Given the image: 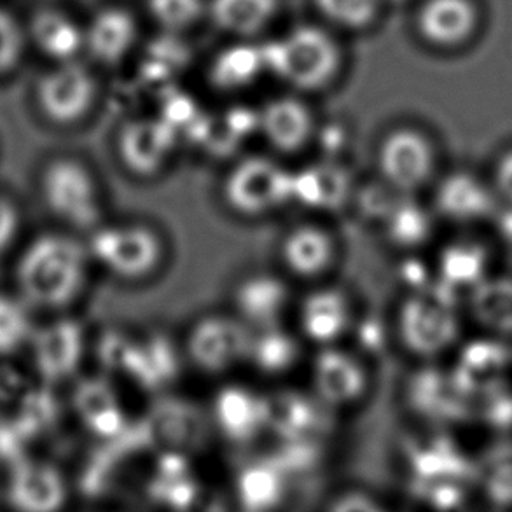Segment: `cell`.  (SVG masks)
I'll list each match as a JSON object with an SVG mask.
<instances>
[{
	"label": "cell",
	"mask_w": 512,
	"mask_h": 512,
	"mask_svg": "<svg viewBox=\"0 0 512 512\" xmlns=\"http://www.w3.org/2000/svg\"><path fill=\"white\" fill-rule=\"evenodd\" d=\"M93 268L86 242L69 233H44L21 250L14 266L16 294L34 310L63 312L83 296Z\"/></svg>",
	"instance_id": "obj_1"
},
{
	"label": "cell",
	"mask_w": 512,
	"mask_h": 512,
	"mask_svg": "<svg viewBox=\"0 0 512 512\" xmlns=\"http://www.w3.org/2000/svg\"><path fill=\"white\" fill-rule=\"evenodd\" d=\"M268 76L285 90L312 97L338 83L345 67V51L331 28L301 23L273 41L264 42Z\"/></svg>",
	"instance_id": "obj_2"
},
{
	"label": "cell",
	"mask_w": 512,
	"mask_h": 512,
	"mask_svg": "<svg viewBox=\"0 0 512 512\" xmlns=\"http://www.w3.org/2000/svg\"><path fill=\"white\" fill-rule=\"evenodd\" d=\"M390 336L416 364H436L457 352L464 336V317L457 303L436 287L413 289L395 303Z\"/></svg>",
	"instance_id": "obj_3"
},
{
	"label": "cell",
	"mask_w": 512,
	"mask_h": 512,
	"mask_svg": "<svg viewBox=\"0 0 512 512\" xmlns=\"http://www.w3.org/2000/svg\"><path fill=\"white\" fill-rule=\"evenodd\" d=\"M86 245L93 266L132 287L156 280L170 261L167 233L149 219L104 221L88 233Z\"/></svg>",
	"instance_id": "obj_4"
},
{
	"label": "cell",
	"mask_w": 512,
	"mask_h": 512,
	"mask_svg": "<svg viewBox=\"0 0 512 512\" xmlns=\"http://www.w3.org/2000/svg\"><path fill=\"white\" fill-rule=\"evenodd\" d=\"M289 161L261 151L229 160L217 186L222 208L240 221L270 219L292 205Z\"/></svg>",
	"instance_id": "obj_5"
},
{
	"label": "cell",
	"mask_w": 512,
	"mask_h": 512,
	"mask_svg": "<svg viewBox=\"0 0 512 512\" xmlns=\"http://www.w3.org/2000/svg\"><path fill=\"white\" fill-rule=\"evenodd\" d=\"M376 180L392 193L423 196L443 172V149L425 126L402 121L388 126L373 149Z\"/></svg>",
	"instance_id": "obj_6"
},
{
	"label": "cell",
	"mask_w": 512,
	"mask_h": 512,
	"mask_svg": "<svg viewBox=\"0 0 512 512\" xmlns=\"http://www.w3.org/2000/svg\"><path fill=\"white\" fill-rule=\"evenodd\" d=\"M252 333L229 310L203 312L182 334L180 353L193 371L219 383L247 367Z\"/></svg>",
	"instance_id": "obj_7"
},
{
	"label": "cell",
	"mask_w": 512,
	"mask_h": 512,
	"mask_svg": "<svg viewBox=\"0 0 512 512\" xmlns=\"http://www.w3.org/2000/svg\"><path fill=\"white\" fill-rule=\"evenodd\" d=\"M305 367L308 392L327 411L357 409L371 397L373 367L357 348L345 343L315 348Z\"/></svg>",
	"instance_id": "obj_8"
},
{
	"label": "cell",
	"mask_w": 512,
	"mask_h": 512,
	"mask_svg": "<svg viewBox=\"0 0 512 512\" xmlns=\"http://www.w3.org/2000/svg\"><path fill=\"white\" fill-rule=\"evenodd\" d=\"M49 212L72 229L93 231L104 222V189L95 170L74 156L49 161L41 175Z\"/></svg>",
	"instance_id": "obj_9"
},
{
	"label": "cell",
	"mask_w": 512,
	"mask_h": 512,
	"mask_svg": "<svg viewBox=\"0 0 512 512\" xmlns=\"http://www.w3.org/2000/svg\"><path fill=\"white\" fill-rule=\"evenodd\" d=\"M289 322L312 350L340 345L359 324L357 301L350 289L333 278L306 285L301 294H296Z\"/></svg>",
	"instance_id": "obj_10"
},
{
	"label": "cell",
	"mask_w": 512,
	"mask_h": 512,
	"mask_svg": "<svg viewBox=\"0 0 512 512\" xmlns=\"http://www.w3.org/2000/svg\"><path fill=\"white\" fill-rule=\"evenodd\" d=\"M336 229L320 217L292 222L278 236L277 270L296 285H313L333 278L341 261Z\"/></svg>",
	"instance_id": "obj_11"
},
{
	"label": "cell",
	"mask_w": 512,
	"mask_h": 512,
	"mask_svg": "<svg viewBox=\"0 0 512 512\" xmlns=\"http://www.w3.org/2000/svg\"><path fill=\"white\" fill-rule=\"evenodd\" d=\"M256 133L264 151L280 160L303 158L312 151L320 135V119L310 97L296 91L268 98L257 109Z\"/></svg>",
	"instance_id": "obj_12"
},
{
	"label": "cell",
	"mask_w": 512,
	"mask_h": 512,
	"mask_svg": "<svg viewBox=\"0 0 512 512\" xmlns=\"http://www.w3.org/2000/svg\"><path fill=\"white\" fill-rule=\"evenodd\" d=\"M180 151V133L160 116H140L125 121L116 130L114 154L123 172L153 182L172 168Z\"/></svg>",
	"instance_id": "obj_13"
},
{
	"label": "cell",
	"mask_w": 512,
	"mask_h": 512,
	"mask_svg": "<svg viewBox=\"0 0 512 512\" xmlns=\"http://www.w3.org/2000/svg\"><path fill=\"white\" fill-rule=\"evenodd\" d=\"M35 105L49 123L79 125L95 111L100 83L88 63L79 60L51 63L34 88Z\"/></svg>",
	"instance_id": "obj_14"
},
{
	"label": "cell",
	"mask_w": 512,
	"mask_h": 512,
	"mask_svg": "<svg viewBox=\"0 0 512 512\" xmlns=\"http://www.w3.org/2000/svg\"><path fill=\"white\" fill-rule=\"evenodd\" d=\"M439 224L455 229H478L490 224L500 203L485 173L472 168L443 170L427 193Z\"/></svg>",
	"instance_id": "obj_15"
},
{
	"label": "cell",
	"mask_w": 512,
	"mask_h": 512,
	"mask_svg": "<svg viewBox=\"0 0 512 512\" xmlns=\"http://www.w3.org/2000/svg\"><path fill=\"white\" fill-rule=\"evenodd\" d=\"M296 289L280 270H252L236 278L229 291V312L252 331L291 320Z\"/></svg>",
	"instance_id": "obj_16"
},
{
	"label": "cell",
	"mask_w": 512,
	"mask_h": 512,
	"mask_svg": "<svg viewBox=\"0 0 512 512\" xmlns=\"http://www.w3.org/2000/svg\"><path fill=\"white\" fill-rule=\"evenodd\" d=\"M210 416L228 441L252 443L270 430V394L236 378L219 381L210 401Z\"/></svg>",
	"instance_id": "obj_17"
},
{
	"label": "cell",
	"mask_w": 512,
	"mask_h": 512,
	"mask_svg": "<svg viewBox=\"0 0 512 512\" xmlns=\"http://www.w3.org/2000/svg\"><path fill=\"white\" fill-rule=\"evenodd\" d=\"M357 182L336 160H313L292 168V205L326 219L352 207Z\"/></svg>",
	"instance_id": "obj_18"
},
{
	"label": "cell",
	"mask_w": 512,
	"mask_h": 512,
	"mask_svg": "<svg viewBox=\"0 0 512 512\" xmlns=\"http://www.w3.org/2000/svg\"><path fill=\"white\" fill-rule=\"evenodd\" d=\"M413 25L429 48L455 51L478 34L481 9L476 0H422L416 7Z\"/></svg>",
	"instance_id": "obj_19"
},
{
	"label": "cell",
	"mask_w": 512,
	"mask_h": 512,
	"mask_svg": "<svg viewBox=\"0 0 512 512\" xmlns=\"http://www.w3.org/2000/svg\"><path fill=\"white\" fill-rule=\"evenodd\" d=\"M383 242L402 254H416L436 238V215L423 196L392 193L374 219Z\"/></svg>",
	"instance_id": "obj_20"
},
{
	"label": "cell",
	"mask_w": 512,
	"mask_h": 512,
	"mask_svg": "<svg viewBox=\"0 0 512 512\" xmlns=\"http://www.w3.org/2000/svg\"><path fill=\"white\" fill-rule=\"evenodd\" d=\"M28 348L34 355L35 369L44 380H67L83 362L86 333L77 320L58 319L48 326L35 327Z\"/></svg>",
	"instance_id": "obj_21"
},
{
	"label": "cell",
	"mask_w": 512,
	"mask_h": 512,
	"mask_svg": "<svg viewBox=\"0 0 512 512\" xmlns=\"http://www.w3.org/2000/svg\"><path fill=\"white\" fill-rule=\"evenodd\" d=\"M83 32V55L97 65L116 67L139 44L140 23L128 7L107 6L91 16Z\"/></svg>",
	"instance_id": "obj_22"
},
{
	"label": "cell",
	"mask_w": 512,
	"mask_h": 512,
	"mask_svg": "<svg viewBox=\"0 0 512 512\" xmlns=\"http://www.w3.org/2000/svg\"><path fill=\"white\" fill-rule=\"evenodd\" d=\"M490 271L492 249L467 235L444 243L434 264L437 289L448 296L464 291L472 294L490 280Z\"/></svg>",
	"instance_id": "obj_23"
},
{
	"label": "cell",
	"mask_w": 512,
	"mask_h": 512,
	"mask_svg": "<svg viewBox=\"0 0 512 512\" xmlns=\"http://www.w3.org/2000/svg\"><path fill=\"white\" fill-rule=\"evenodd\" d=\"M308 346L291 324L266 327L252 333L247 367L261 380H287L306 364Z\"/></svg>",
	"instance_id": "obj_24"
},
{
	"label": "cell",
	"mask_w": 512,
	"mask_h": 512,
	"mask_svg": "<svg viewBox=\"0 0 512 512\" xmlns=\"http://www.w3.org/2000/svg\"><path fill=\"white\" fill-rule=\"evenodd\" d=\"M23 25L28 48L37 49L49 62H70L83 55V25L62 9L39 7Z\"/></svg>",
	"instance_id": "obj_25"
},
{
	"label": "cell",
	"mask_w": 512,
	"mask_h": 512,
	"mask_svg": "<svg viewBox=\"0 0 512 512\" xmlns=\"http://www.w3.org/2000/svg\"><path fill=\"white\" fill-rule=\"evenodd\" d=\"M65 495L62 474L44 462H21L9 481V500L16 511L58 512Z\"/></svg>",
	"instance_id": "obj_26"
},
{
	"label": "cell",
	"mask_w": 512,
	"mask_h": 512,
	"mask_svg": "<svg viewBox=\"0 0 512 512\" xmlns=\"http://www.w3.org/2000/svg\"><path fill=\"white\" fill-rule=\"evenodd\" d=\"M282 11V0H207V20L235 41H254L268 32Z\"/></svg>",
	"instance_id": "obj_27"
},
{
	"label": "cell",
	"mask_w": 512,
	"mask_h": 512,
	"mask_svg": "<svg viewBox=\"0 0 512 512\" xmlns=\"http://www.w3.org/2000/svg\"><path fill=\"white\" fill-rule=\"evenodd\" d=\"M268 74L263 44L254 41H236V44L215 56L210 69L208 81L212 88L224 95L242 93L261 81Z\"/></svg>",
	"instance_id": "obj_28"
},
{
	"label": "cell",
	"mask_w": 512,
	"mask_h": 512,
	"mask_svg": "<svg viewBox=\"0 0 512 512\" xmlns=\"http://www.w3.org/2000/svg\"><path fill=\"white\" fill-rule=\"evenodd\" d=\"M284 474L271 458L247 467L238 479L243 507L250 512H263L277 506L284 497Z\"/></svg>",
	"instance_id": "obj_29"
},
{
	"label": "cell",
	"mask_w": 512,
	"mask_h": 512,
	"mask_svg": "<svg viewBox=\"0 0 512 512\" xmlns=\"http://www.w3.org/2000/svg\"><path fill=\"white\" fill-rule=\"evenodd\" d=\"M312 6L331 30L359 34L376 27L385 0H312Z\"/></svg>",
	"instance_id": "obj_30"
},
{
	"label": "cell",
	"mask_w": 512,
	"mask_h": 512,
	"mask_svg": "<svg viewBox=\"0 0 512 512\" xmlns=\"http://www.w3.org/2000/svg\"><path fill=\"white\" fill-rule=\"evenodd\" d=\"M34 308L18 294L0 292V357L28 348L35 333Z\"/></svg>",
	"instance_id": "obj_31"
},
{
	"label": "cell",
	"mask_w": 512,
	"mask_h": 512,
	"mask_svg": "<svg viewBox=\"0 0 512 512\" xmlns=\"http://www.w3.org/2000/svg\"><path fill=\"white\" fill-rule=\"evenodd\" d=\"M79 413L88 427L100 436H114L123 427V415L109 385L93 381L79 395Z\"/></svg>",
	"instance_id": "obj_32"
},
{
	"label": "cell",
	"mask_w": 512,
	"mask_h": 512,
	"mask_svg": "<svg viewBox=\"0 0 512 512\" xmlns=\"http://www.w3.org/2000/svg\"><path fill=\"white\" fill-rule=\"evenodd\" d=\"M151 20L170 34L187 32L207 18V0H147Z\"/></svg>",
	"instance_id": "obj_33"
},
{
	"label": "cell",
	"mask_w": 512,
	"mask_h": 512,
	"mask_svg": "<svg viewBox=\"0 0 512 512\" xmlns=\"http://www.w3.org/2000/svg\"><path fill=\"white\" fill-rule=\"evenodd\" d=\"M488 499L497 506H512V448L495 451L481 469Z\"/></svg>",
	"instance_id": "obj_34"
},
{
	"label": "cell",
	"mask_w": 512,
	"mask_h": 512,
	"mask_svg": "<svg viewBox=\"0 0 512 512\" xmlns=\"http://www.w3.org/2000/svg\"><path fill=\"white\" fill-rule=\"evenodd\" d=\"M27 48L23 21L0 7V76H7L20 65Z\"/></svg>",
	"instance_id": "obj_35"
},
{
	"label": "cell",
	"mask_w": 512,
	"mask_h": 512,
	"mask_svg": "<svg viewBox=\"0 0 512 512\" xmlns=\"http://www.w3.org/2000/svg\"><path fill=\"white\" fill-rule=\"evenodd\" d=\"M500 205L512 207V144L502 147L486 173Z\"/></svg>",
	"instance_id": "obj_36"
},
{
	"label": "cell",
	"mask_w": 512,
	"mask_h": 512,
	"mask_svg": "<svg viewBox=\"0 0 512 512\" xmlns=\"http://www.w3.org/2000/svg\"><path fill=\"white\" fill-rule=\"evenodd\" d=\"M20 231V212L13 201L0 194V254L13 245Z\"/></svg>",
	"instance_id": "obj_37"
},
{
	"label": "cell",
	"mask_w": 512,
	"mask_h": 512,
	"mask_svg": "<svg viewBox=\"0 0 512 512\" xmlns=\"http://www.w3.org/2000/svg\"><path fill=\"white\" fill-rule=\"evenodd\" d=\"M182 512H224V506L215 493L200 488L194 495V499L189 502V506Z\"/></svg>",
	"instance_id": "obj_38"
},
{
	"label": "cell",
	"mask_w": 512,
	"mask_h": 512,
	"mask_svg": "<svg viewBox=\"0 0 512 512\" xmlns=\"http://www.w3.org/2000/svg\"><path fill=\"white\" fill-rule=\"evenodd\" d=\"M376 507L362 495H350L334 507L333 512H374Z\"/></svg>",
	"instance_id": "obj_39"
},
{
	"label": "cell",
	"mask_w": 512,
	"mask_h": 512,
	"mask_svg": "<svg viewBox=\"0 0 512 512\" xmlns=\"http://www.w3.org/2000/svg\"><path fill=\"white\" fill-rule=\"evenodd\" d=\"M374 512H380V511H378V509H376V511H374Z\"/></svg>",
	"instance_id": "obj_40"
}]
</instances>
